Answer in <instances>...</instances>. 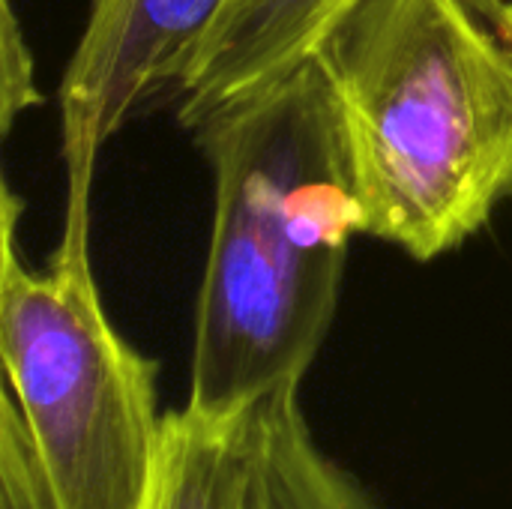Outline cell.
Listing matches in <instances>:
<instances>
[{"mask_svg":"<svg viewBox=\"0 0 512 509\" xmlns=\"http://www.w3.org/2000/svg\"><path fill=\"white\" fill-rule=\"evenodd\" d=\"M192 138L213 171V231L183 408L222 420L303 384L360 228L336 105L312 57Z\"/></svg>","mask_w":512,"mask_h":509,"instance_id":"cell-1","label":"cell"},{"mask_svg":"<svg viewBox=\"0 0 512 509\" xmlns=\"http://www.w3.org/2000/svg\"><path fill=\"white\" fill-rule=\"evenodd\" d=\"M309 57L360 234L426 264L512 198V0H345Z\"/></svg>","mask_w":512,"mask_h":509,"instance_id":"cell-2","label":"cell"},{"mask_svg":"<svg viewBox=\"0 0 512 509\" xmlns=\"http://www.w3.org/2000/svg\"><path fill=\"white\" fill-rule=\"evenodd\" d=\"M21 201L3 192L0 357L60 509H150L165 414L156 363L111 324L87 234H63L45 270L15 249Z\"/></svg>","mask_w":512,"mask_h":509,"instance_id":"cell-3","label":"cell"},{"mask_svg":"<svg viewBox=\"0 0 512 509\" xmlns=\"http://www.w3.org/2000/svg\"><path fill=\"white\" fill-rule=\"evenodd\" d=\"M231 0H93L60 78L63 234H87L99 150L138 114L177 102Z\"/></svg>","mask_w":512,"mask_h":509,"instance_id":"cell-4","label":"cell"},{"mask_svg":"<svg viewBox=\"0 0 512 509\" xmlns=\"http://www.w3.org/2000/svg\"><path fill=\"white\" fill-rule=\"evenodd\" d=\"M345 0H231L180 93L177 120L195 132L231 102L309 57Z\"/></svg>","mask_w":512,"mask_h":509,"instance_id":"cell-5","label":"cell"},{"mask_svg":"<svg viewBox=\"0 0 512 509\" xmlns=\"http://www.w3.org/2000/svg\"><path fill=\"white\" fill-rule=\"evenodd\" d=\"M243 509H384L312 435L300 387H279L252 408Z\"/></svg>","mask_w":512,"mask_h":509,"instance_id":"cell-6","label":"cell"},{"mask_svg":"<svg viewBox=\"0 0 512 509\" xmlns=\"http://www.w3.org/2000/svg\"><path fill=\"white\" fill-rule=\"evenodd\" d=\"M252 408L222 420L189 408L165 414L162 462L150 509H243Z\"/></svg>","mask_w":512,"mask_h":509,"instance_id":"cell-7","label":"cell"},{"mask_svg":"<svg viewBox=\"0 0 512 509\" xmlns=\"http://www.w3.org/2000/svg\"><path fill=\"white\" fill-rule=\"evenodd\" d=\"M0 509H60L9 396H3L0 414Z\"/></svg>","mask_w":512,"mask_h":509,"instance_id":"cell-8","label":"cell"},{"mask_svg":"<svg viewBox=\"0 0 512 509\" xmlns=\"http://www.w3.org/2000/svg\"><path fill=\"white\" fill-rule=\"evenodd\" d=\"M0 48H3L0 51V57H3V63H0V75H3V87H0L3 114H0V123H3V132H9L21 111L42 102V96H39V90L33 84V60H30L24 33L18 27L12 0H3Z\"/></svg>","mask_w":512,"mask_h":509,"instance_id":"cell-9","label":"cell"}]
</instances>
